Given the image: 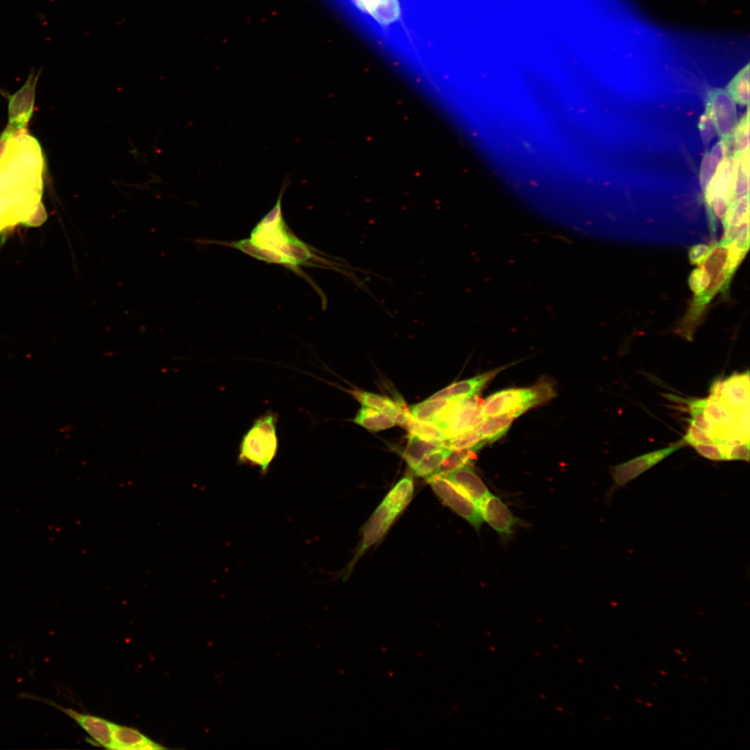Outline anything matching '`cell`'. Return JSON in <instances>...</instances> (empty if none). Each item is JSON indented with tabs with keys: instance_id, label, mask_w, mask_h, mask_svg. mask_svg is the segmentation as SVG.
Wrapping results in <instances>:
<instances>
[{
	"instance_id": "1",
	"label": "cell",
	"mask_w": 750,
	"mask_h": 750,
	"mask_svg": "<svg viewBox=\"0 0 750 750\" xmlns=\"http://www.w3.org/2000/svg\"><path fill=\"white\" fill-rule=\"evenodd\" d=\"M749 373L734 374L712 388L707 399L690 404L692 419L683 440L708 449L724 460H749Z\"/></svg>"
},
{
	"instance_id": "2",
	"label": "cell",
	"mask_w": 750,
	"mask_h": 750,
	"mask_svg": "<svg viewBox=\"0 0 750 750\" xmlns=\"http://www.w3.org/2000/svg\"><path fill=\"white\" fill-rule=\"evenodd\" d=\"M288 183L285 179L276 203L253 228L251 238L233 242L231 246L266 262L293 267L311 265L315 255L310 248L290 233L283 217L281 201Z\"/></svg>"
},
{
	"instance_id": "3",
	"label": "cell",
	"mask_w": 750,
	"mask_h": 750,
	"mask_svg": "<svg viewBox=\"0 0 750 750\" xmlns=\"http://www.w3.org/2000/svg\"><path fill=\"white\" fill-rule=\"evenodd\" d=\"M277 419L276 413L268 411L254 420L241 440L240 464L258 467L261 474L267 473L278 451Z\"/></svg>"
},
{
	"instance_id": "4",
	"label": "cell",
	"mask_w": 750,
	"mask_h": 750,
	"mask_svg": "<svg viewBox=\"0 0 750 750\" xmlns=\"http://www.w3.org/2000/svg\"><path fill=\"white\" fill-rule=\"evenodd\" d=\"M553 385L542 381L522 388H508L497 391L488 396L481 406L485 418L519 411L522 414L535 406L541 404L555 396Z\"/></svg>"
},
{
	"instance_id": "5",
	"label": "cell",
	"mask_w": 750,
	"mask_h": 750,
	"mask_svg": "<svg viewBox=\"0 0 750 750\" xmlns=\"http://www.w3.org/2000/svg\"><path fill=\"white\" fill-rule=\"evenodd\" d=\"M735 167V158L730 153L719 165L703 192L708 211L722 222L733 199Z\"/></svg>"
},
{
	"instance_id": "6",
	"label": "cell",
	"mask_w": 750,
	"mask_h": 750,
	"mask_svg": "<svg viewBox=\"0 0 750 750\" xmlns=\"http://www.w3.org/2000/svg\"><path fill=\"white\" fill-rule=\"evenodd\" d=\"M435 493L458 515L478 531L483 522L478 506L446 477L433 474L426 478Z\"/></svg>"
},
{
	"instance_id": "7",
	"label": "cell",
	"mask_w": 750,
	"mask_h": 750,
	"mask_svg": "<svg viewBox=\"0 0 750 750\" xmlns=\"http://www.w3.org/2000/svg\"><path fill=\"white\" fill-rule=\"evenodd\" d=\"M484 417L481 406L473 397L456 399L436 424L447 439L477 426Z\"/></svg>"
},
{
	"instance_id": "8",
	"label": "cell",
	"mask_w": 750,
	"mask_h": 750,
	"mask_svg": "<svg viewBox=\"0 0 750 750\" xmlns=\"http://www.w3.org/2000/svg\"><path fill=\"white\" fill-rule=\"evenodd\" d=\"M705 113L712 120L721 139L731 143L738 117L735 102L726 90L715 88L708 92Z\"/></svg>"
},
{
	"instance_id": "9",
	"label": "cell",
	"mask_w": 750,
	"mask_h": 750,
	"mask_svg": "<svg viewBox=\"0 0 750 750\" xmlns=\"http://www.w3.org/2000/svg\"><path fill=\"white\" fill-rule=\"evenodd\" d=\"M397 515L383 501L376 508L362 527L361 543L343 572L344 579L349 576L355 565L366 551L383 537Z\"/></svg>"
},
{
	"instance_id": "10",
	"label": "cell",
	"mask_w": 750,
	"mask_h": 750,
	"mask_svg": "<svg viewBox=\"0 0 750 750\" xmlns=\"http://www.w3.org/2000/svg\"><path fill=\"white\" fill-rule=\"evenodd\" d=\"M27 698L40 700L62 711L74 719L98 744L112 749V722L103 718L77 712L73 708H65L52 701L33 694H23Z\"/></svg>"
},
{
	"instance_id": "11",
	"label": "cell",
	"mask_w": 750,
	"mask_h": 750,
	"mask_svg": "<svg viewBox=\"0 0 750 750\" xmlns=\"http://www.w3.org/2000/svg\"><path fill=\"white\" fill-rule=\"evenodd\" d=\"M681 440L669 447L653 451L615 466L611 474L616 485H624L657 465L684 444Z\"/></svg>"
},
{
	"instance_id": "12",
	"label": "cell",
	"mask_w": 750,
	"mask_h": 750,
	"mask_svg": "<svg viewBox=\"0 0 750 750\" xmlns=\"http://www.w3.org/2000/svg\"><path fill=\"white\" fill-rule=\"evenodd\" d=\"M478 506L483 521L489 524L501 538H506L511 535L518 519L499 497L490 494Z\"/></svg>"
},
{
	"instance_id": "13",
	"label": "cell",
	"mask_w": 750,
	"mask_h": 750,
	"mask_svg": "<svg viewBox=\"0 0 750 750\" xmlns=\"http://www.w3.org/2000/svg\"><path fill=\"white\" fill-rule=\"evenodd\" d=\"M503 366L477 375L473 378L462 380L443 388L433 394L430 399H467L474 397L483 387L494 378L500 372L505 369Z\"/></svg>"
},
{
	"instance_id": "14",
	"label": "cell",
	"mask_w": 750,
	"mask_h": 750,
	"mask_svg": "<svg viewBox=\"0 0 750 750\" xmlns=\"http://www.w3.org/2000/svg\"><path fill=\"white\" fill-rule=\"evenodd\" d=\"M112 749L155 750L165 747L153 741L138 729L119 724H112Z\"/></svg>"
},
{
	"instance_id": "15",
	"label": "cell",
	"mask_w": 750,
	"mask_h": 750,
	"mask_svg": "<svg viewBox=\"0 0 750 750\" xmlns=\"http://www.w3.org/2000/svg\"><path fill=\"white\" fill-rule=\"evenodd\" d=\"M444 477L456 485L477 506L491 494L483 481L468 465L459 468Z\"/></svg>"
},
{
	"instance_id": "16",
	"label": "cell",
	"mask_w": 750,
	"mask_h": 750,
	"mask_svg": "<svg viewBox=\"0 0 750 750\" xmlns=\"http://www.w3.org/2000/svg\"><path fill=\"white\" fill-rule=\"evenodd\" d=\"M352 394L363 406L372 408L390 415L395 423L402 427L406 424L409 417V410L404 408L401 404L394 403L387 397L367 391L353 390Z\"/></svg>"
},
{
	"instance_id": "17",
	"label": "cell",
	"mask_w": 750,
	"mask_h": 750,
	"mask_svg": "<svg viewBox=\"0 0 750 750\" xmlns=\"http://www.w3.org/2000/svg\"><path fill=\"white\" fill-rule=\"evenodd\" d=\"M731 143L721 139L709 152L705 154L700 169L699 181L704 192L713 177L719 165L730 153Z\"/></svg>"
},
{
	"instance_id": "18",
	"label": "cell",
	"mask_w": 750,
	"mask_h": 750,
	"mask_svg": "<svg viewBox=\"0 0 750 750\" xmlns=\"http://www.w3.org/2000/svg\"><path fill=\"white\" fill-rule=\"evenodd\" d=\"M519 411H512L485 418L478 426L483 440L493 442L502 437L509 429L513 420L521 415Z\"/></svg>"
},
{
	"instance_id": "19",
	"label": "cell",
	"mask_w": 750,
	"mask_h": 750,
	"mask_svg": "<svg viewBox=\"0 0 750 750\" xmlns=\"http://www.w3.org/2000/svg\"><path fill=\"white\" fill-rule=\"evenodd\" d=\"M456 399H430L409 407L415 419L437 424L447 408Z\"/></svg>"
},
{
	"instance_id": "20",
	"label": "cell",
	"mask_w": 750,
	"mask_h": 750,
	"mask_svg": "<svg viewBox=\"0 0 750 750\" xmlns=\"http://www.w3.org/2000/svg\"><path fill=\"white\" fill-rule=\"evenodd\" d=\"M443 447H445L444 440H428L410 434L403 456L408 466L412 468L427 454Z\"/></svg>"
},
{
	"instance_id": "21",
	"label": "cell",
	"mask_w": 750,
	"mask_h": 750,
	"mask_svg": "<svg viewBox=\"0 0 750 750\" xmlns=\"http://www.w3.org/2000/svg\"><path fill=\"white\" fill-rule=\"evenodd\" d=\"M356 2L381 24L392 22L399 15L397 0H356Z\"/></svg>"
},
{
	"instance_id": "22",
	"label": "cell",
	"mask_w": 750,
	"mask_h": 750,
	"mask_svg": "<svg viewBox=\"0 0 750 750\" xmlns=\"http://www.w3.org/2000/svg\"><path fill=\"white\" fill-rule=\"evenodd\" d=\"M354 422L368 430L374 431L390 428L396 424L390 415L366 406H362L358 410Z\"/></svg>"
},
{
	"instance_id": "23",
	"label": "cell",
	"mask_w": 750,
	"mask_h": 750,
	"mask_svg": "<svg viewBox=\"0 0 750 750\" xmlns=\"http://www.w3.org/2000/svg\"><path fill=\"white\" fill-rule=\"evenodd\" d=\"M413 492V481L410 477L406 476L391 489L383 501L399 515L410 501Z\"/></svg>"
},
{
	"instance_id": "24",
	"label": "cell",
	"mask_w": 750,
	"mask_h": 750,
	"mask_svg": "<svg viewBox=\"0 0 750 750\" xmlns=\"http://www.w3.org/2000/svg\"><path fill=\"white\" fill-rule=\"evenodd\" d=\"M733 156L735 161L733 183L734 199L749 194V149L742 153L733 154Z\"/></svg>"
},
{
	"instance_id": "25",
	"label": "cell",
	"mask_w": 750,
	"mask_h": 750,
	"mask_svg": "<svg viewBox=\"0 0 750 750\" xmlns=\"http://www.w3.org/2000/svg\"><path fill=\"white\" fill-rule=\"evenodd\" d=\"M726 92L733 100L740 105L749 106V64L747 63L732 78L726 87Z\"/></svg>"
},
{
	"instance_id": "26",
	"label": "cell",
	"mask_w": 750,
	"mask_h": 750,
	"mask_svg": "<svg viewBox=\"0 0 750 750\" xmlns=\"http://www.w3.org/2000/svg\"><path fill=\"white\" fill-rule=\"evenodd\" d=\"M485 443L477 426L444 440L445 447L451 450H479Z\"/></svg>"
},
{
	"instance_id": "27",
	"label": "cell",
	"mask_w": 750,
	"mask_h": 750,
	"mask_svg": "<svg viewBox=\"0 0 750 750\" xmlns=\"http://www.w3.org/2000/svg\"><path fill=\"white\" fill-rule=\"evenodd\" d=\"M749 221V194L733 199L723 220L724 227Z\"/></svg>"
},
{
	"instance_id": "28",
	"label": "cell",
	"mask_w": 750,
	"mask_h": 750,
	"mask_svg": "<svg viewBox=\"0 0 750 750\" xmlns=\"http://www.w3.org/2000/svg\"><path fill=\"white\" fill-rule=\"evenodd\" d=\"M450 451L451 449L446 447L433 451L411 468L412 473L415 476L426 478L434 474Z\"/></svg>"
},
{
	"instance_id": "29",
	"label": "cell",
	"mask_w": 750,
	"mask_h": 750,
	"mask_svg": "<svg viewBox=\"0 0 750 750\" xmlns=\"http://www.w3.org/2000/svg\"><path fill=\"white\" fill-rule=\"evenodd\" d=\"M478 450L474 449L451 450L435 474L444 476L459 468L468 465L472 461V453Z\"/></svg>"
},
{
	"instance_id": "30",
	"label": "cell",
	"mask_w": 750,
	"mask_h": 750,
	"mask_svg": "<svg viewBox=\"0 0 750 750\" xmlns=\"http://www.w3.org/2000/svg\"><path fill=\"white\" fill-rule=\"evenodd\" d=\"M405 428L410 434L428 440H447L442 430L435 424L415 419L411 415Z\"/></svg>"
},
{
	"instance_id": "31",
	"label": "cell",
	"mask_w": 750,
	"mask_h": 750,
	"mask_svg": "<svg viewBox=\"0 0 750 750\" xmlns=\"http://www.w3.org/2000/svg\"><path fill=\"white\" fill-rule=\"evenodd\" d=\"M749 106L745 115L738 122L731 140L733 154L744 152L749 149Z\"/></svg>"
},
{
	"instance_id": "32",
	"label": "cell",
	"mask_w": 750,
	"mask_h": 750,
	"mask_svg": "<svg viewBox=\"0 0 750 750\" xmlns=\"http://www.w3.org/2000/svg\"><path fill=\"white\" fill-rule=\"evenodd\" d=\"M688 283L690 290L696 296V299L701 297L708 290L710 278L708 274L702 268L694 269L690 274Z\"/></svg>"
},
{
	"instance_id": "33",
	"label": "cell",
	"mask_w": 750,
	"mask_h": 750,
	"mask_svg": "<svg viewBox=\"0 0 750 750\" xmlns=\"http://www.w3.org/2000/svg\"><path fill=\"white\" fill-rule=\"evenodd\" d=\"M735 249L747 252L749 247V221L744 222L735 238L729 243Z\"/></svg>"
},
{
	"instance_id": "34",
	"label": "cell",
	"mask_w": 750,
	"mask_h": 750,
	"mask_svg": "<svg viewBox=\"0 0 750 750\" xmlns=\"http://www.w3.org/2000/svg\"><path fill=\"white\" fill-rule=\"evenodd\" d=\"M711 249V246L704 244H699L692 246L688 253L689 260L692 265H700L706 258Z\"/></svg>"
},
{
	"instance_id": "35",
	"label": "cell",
	"mask_w": 750,
	"mask_h": 750,
	"mask_svg": "<svg viewBox=\"0 0 750 750\" xmlns=\"http://www.w3.org/2000/svg\"><path fill=\"white\" fill-rule=\"evenodd\" d=\"M699 127L704 144H708L717 133L712 120L706 113L700 117Z\"/></svg>"
},
{
	"instance_id": "36",
	"label": "cell",
	"mask_w": 750,
	"mask_h": 750,
	"mask_svg": "<svg viewBox=\"0 0 750 750\" xmlns=\"http://www.w3.org/2000/svg\"><path fill=\"white\" fill-rule=\"evenodd\" d=\"M674 651H676V652L677 653H678V654H680V655H681V654H682L681 651H679L678 649H674Z\"/></svg>"
},
{
	"instance_id": "37",
	"label": "cell",
	"mask_w": 750,
	"mask_h": 750,
	"mask_svg": "<svg viewBox=\"0 0 750 750\" xmlns=\"http://www.w3.org/2000/svg\"><path fill=\"white\" fill-rule=\"evenodd\" d=\"M660 674H663V675H665V676H666V675H667V673H666V672H665L664 671H662V670H660Z\"/></svg>"
},
{
	"instance_id": "38",
	"label": "cell",
	"mask_w": 750,
	"mask_h": 750,
	"mask_svg": "<svg viewBox=\"0 0 750 750\" xmlns=\"http://www.w3.org/2000/svg\"><path fill=\"white\" fill-rule=\"evenodd\" d=\"M645 704H646V705H647V706H648L649 707H652V704H651V703H648V702H646V703H645Z\"/></svg>"
},
{
	"instance_id": "39",
	"label": "cell",
	"mask_w": 750,
	"mask_h": 750,
	"mask_svg": "<svg viewBox=\"0 0 750 750\" xmlns=\"http://www.w3.org/2000/svg\"><path fill=\"white\" fill-rule=\"evenodd\" d=\"M683 660L684 662H685V661H686V659H685V656H683Z\"/></svg>"
},
{
	"instance_id": "40",
	"label": "cell",
	"mask_w": 750,
	"mask_h": 750,
	"mask_svg": "<svg viewBox=\"0 0 750 750\" xmlns=\"http://www.w3.org/2000/svg\"><path fill=\"white\" fill-rule=\"evenodd\" d=\"M636 701H638V702H640V703H642V701H640V699H636Z\"/></svg>"
}]
</instances>
